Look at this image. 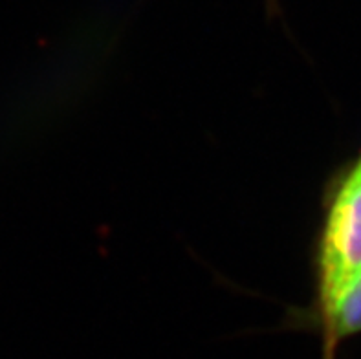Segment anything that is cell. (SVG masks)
Segmentation results:
<instances>
[{"label":"cell","instance_id":"6da1fadb","mask_svg":"<svg viewBox=\"0 0 361 359\" xmlns=\"http://www.w3.org/2000/svg\"><path fill=\"white\" fill-rule=\"evenodd\" d=\"M312 275L310 305L288 310L281 330L314 334L361 277V149L326 178L312 248Z\"/></svg>","mask_w":361,"mask_h":359}]
</instances>
